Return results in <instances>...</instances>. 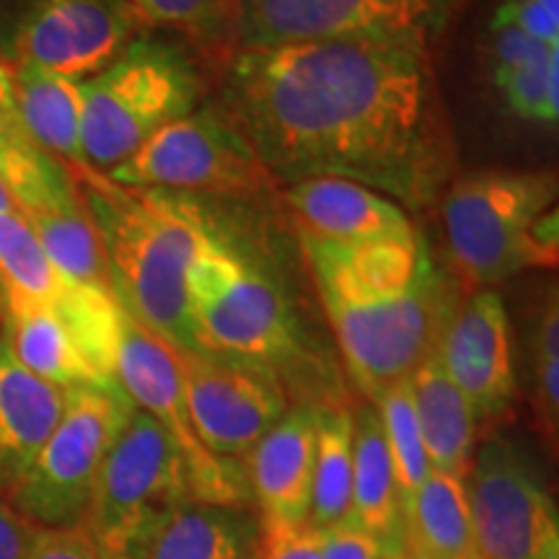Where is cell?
I'll list each match as a JSON object with an SVG mask.
<instances>
[{"label": "cell", "instance_id": "1", "mask_svg": "<svg viewBox=\"0 0 559 559\" xmlns=\"http://www.w3.org/2000/svg\"><path fill=\"white\" fill-rule=\"evenodd\" d=\"M223 115L275 179H347L407 213L456 179V140L428 47L309 39L236 50Z\"/></svg>", "mask_w": 559, "mask_h": 559}, {"label": "cell", "instance_id": "2", "mask_svg": "<svg viewBox=\"0 0 559 559\" xmlns=\"http://www.w3.org/2000/svg\"><path fill=\"white\" fill-rule=\"evenodd\" d=\"M300 247L362 394L379 400L436 355L453 306L423 236L349 247L300 230Z\"/></svg>", "mask_w": 559, "mask_h": 559}, {"label": "cell", "instance_id": "3", "mask_svg": "<svg viewBox=\"0 0 559 559\" xmlns=\"http://www.w3.org/2000/svg\"><path fill=\"white\" fill-rule=\"evenodd\" d=\"M70 174L99 234L122 309L171 347L198 353L187 313V275L215 230L205 210L166 190L122 187L88 166Z\"/></svg>", "mask_w": 559, "mask_h": 559}, {"label": "cell", "instance_id": "4", "mask_svg": "<svg viewBox=\"0 0 559 559\" xmlns=\"http://www.w3.org/2000/svg\"><path fill=\"white\" fill-rule=\"evenodd\" d=\"M451 260L469 283L557 267L559 185L551 171H474L443 194Z\"/></svg>", "mask_w": 559, "mask_h": 559}, {"label": "cell", "instance_id": "5", "mask_svg": "<svg viewBox=\"0 0 559 559\" xmlns=\"http://www.w3.org/2000/svg\"><path fill=\"white\" fill-rule=\"evenodd\" d=\"M205 83L177 41L135 37L102 73L81 83V148L88 169L107 174L160 128L200 107Z\"/></svg>", "mask_w": 559, "mask_h": 559}, {"label": "cell", "instance_id": "6", "mask_svg": "<svg viewBox=\"0 0 559 559\" xmlns=\"http://www.w3.org/2000/svg\"><path fill=\"white\" fill-rule=\"evenodd\" d=\"M187 313L198 353L270 370L298 353L290 304L218 230L202 243L187 275Z\"/></svg>", "mask_w": 559, "mask_h": 559}, {"label": "cell", "instance_id": "7", "mask_svg": "<svg viewBox=\"0 0 559 559\" xmlns=\"http://www.w3.org/2000/svg\"><path fill=\"white\" fill-rule=\"evenodd\" d=\"M187 502L194 500L185 459L156 419L135 409L104 459L79 528L107 559H143Z\"/></svg>", "mask_w": 559, "mask_h": 559}, {"label": "cell", "instance_id": "8", "mask_svg": "<svg viewBox=\"0 0 559 559\" xmlns=\"http://www.w3.org/2000/svg\"><path fill=\"white\" fill-rule=\"evenodd\" d=\"M135 404L120 386L66 389L60 419L37 459L9 495L34 528H79L104 459Z\"/></svg>", "mask_w": 559, "mask_h": 559}, {"label": "cell", "instance_id": "9", "mask_svg": "<svg viewBox=\"0 0 559 559\" xmlns=\"http://www.w3.org/2000/svg\"><path fill=\"white\" fill-rule=\"evenodd\" d=\"M466 0H239L236 50L309 39H383L432 47Z\"/></svg>", "mask_w": 559, "mask_h": 559}, {"label": "cell", "instance_id": "10", "mask_svg": "<svg viewBox=\"0 0 559 559\" xmlns=\"http://www.w3.org/2000/svg\"><path fill=\"white\" fill-rule=\"evenodd\" d=\"M107 177L122 187L174 194H262L275 187L247 138L215 109H194L160 128Z\"/></svg>", "mask_w": 559, "mask_h": 559}, {"label": "cell", "instance_id": "11", "mask_svg": "<svg viewBox=\"0 0 559 559\" xmlns=\"http://www.w3.org/2000/svg\"><path fill=\"white\" fill-rule=\"evenodd\" d=\"M117 386L128 394L135 409L156 419L174 440L190 474L194 502L243 508L249 495L247 477L236 474L234 461L213 456L192 428L177 347L153 334L124 309L117 349Z\"/></svg>", "mask_w": 559, "mask_h": 559}, {"label": "cell", "instance_id": "12", "mask_svg": "<svg viewBox=\"0 0 559 559\" xmlns=\"http://www.w3.org/2000/svg\"><path fill=\"white\" fill-rule=\"evenodd\" d=\"M474 544L487 559H536L559 542V519L542 472L513 440L474 449L464 474Z\"/></svg>", "mask_w": 559, "mask_h": 559}, {"label": "cell", "instance_id": "13", "mask_svg": "<svg viewBox=\"0 0 559 559\" xmlns=\"http://www.w3.org/2000/svg\"><path fill=\"white\" fill-rule=\"evenodd\" d=\"M177 353L192 428L213 456H247L288 415L275 370L207 353Z\"/></svg>", "mask_w": 559, "mask_h": 559}, {"label": "cell", "instance_id": "14", "mask_svg": "<svg viewBox=\"0 0 559 559\" xmlns=\"http://www.w3.org/2000/svg\"><path fill=\"white\" fill-rule=\"evenodd\" d=\"M143 29L124 0H26L13 62L83 83L115 62Z\"/></svg>", "mask_w": 559, "mask_h": 559}, {"label": "cell", "instance_id": "15", "mask_svg": "<svg viewBox=\"0 0 559 559\" xmlns=\"http://www.w3.org/2000/svg\"><path fill=\"white\" fill-rule=\"evenodd\" d=\"M479 423L506 415L515 396L510 321L500 293L481 288L453 309L436 349Z\"/></svg>", "mask_w": 559, "mask_h": 559}, {"label": "cell", "instance_id": "16", "mask_svg": "<svg viewBox=\"0 0 559 559\" xmlns=\"http://www.w3.org/2000/svg\"><path fill=\"white\" fill-rule=\"evenodd\" d=\"M317 409H293L247 453L249 492L264 531L309 526Z\"/></svg>", "mask_w": 559, "mask_h": 559}, {"label": "cell", "instance_id": "17", "mask_svg": "<svg viewBox=\"0 0 559 559\" xmlns=\"http://www.w3.org/2000/svg\"><path fill=\"white\" fill-rule=\"evenodd\" d=\"M285 200L298 215L300 230L334 243H412L423 236L407 210L358 181L306 179L288 185Z\"/></svg>", "mask_w": 559, "mask_h": 559}, {"label": "cell", "instance_id": "18", "mask_svg": "<svg viewBox=\"0 0 559 559\" xmlns=\"http://www.w3.org/2000/svg\"><path fill=\"white\" fill-rule=\"evenodd\" d=\"M66 389L37 379L13 358L0 334V498L29 472L37 453L58 425Z\"/></svg>", "mask_w": 559, "mask_h": 559}, {"label": "cell", "instance_id": "19", "mask_svg": "<svg viewBox=\"0 0 559 559\" xmlns=\"http://www.w3.org/2000/svg\"><path fill=\"white\" fill-rule=\"evenodd\" d=\"M349 519L379 544L381 559H404V508L376 407L353 415V508Z\"/></svg>", "mask_w": 559, "mask_h": 559}, {"label": "cell", "instance_id": "20", "mask_svg": "<svg viewBox=\"0 0 559 559\" xmlns=\"http://www.w3.org/2000/svg\"><path fill=\"white\" fill-rule=\"evenodd\" d=\"M0 181L9 187L21 213L60 210L79 202L68 166L41 151L24 128L5 60H0Z\"/></svg>", "mask_w": 559, "mask_h": 559}, {"label": "cell", "instance_id": "21", "mask_svg": "<svg viewBox=\"0 0 559 559\" xmlns=\"http://www.w3.org/2000/svg\"><path fill=\"white\" fill-rule=\"evenodd\" d=\"M262 519L241 506L187 502L153 536L143 559H260Z\"/></svg>", "mask_w": 559, "mask_h": 559}, {"label": "cell", "instance_id": "22", "mask_svg": "<svg viewBox=\"0 0 559 559\" xmlns=\"http://www.w3.org/2000/svg\"><path fill=\"white\" fill-rule=\"evenodd\" d=\"M409 391L430 472L464 479L477 449V417L438 355H430L412 373Z\"/></svg>", "mask_w": 559, "mask_h": 559}, {"label": "cell", "instance_id": "23", "mask_svg": "<svg viewBox=\"0 0 559 559\" xmlns=\"http://www.w3.org/2000/svg\"><path fill=\"white\" fill-rule=\"evenodd\" d=\"M13 94L34 143L68 169H83L81 83L32 66H11Z\"/></svg>", "mask_w": 559, "mask_h": 559}, {"label": "cell", "instance_id": "24", "mask_svg": "<svg viewBox=\"0 0 559 559\" xmlns=\"http://www.w3.org/2000/svg\"><path fill=\"white\" fill-rule=\"evenodd\" d=\"M404 559H461L477 551L464 479L430 472L404 506Z\"/></svg>", "mask_w": 559, "mask_h": 559}, {"label": "cell", "instance_id": "25", "mask_svg": "<svg viewBox=\"0 0 559 559\" xmlns=\"http://www.w3.org/2000/svg\"><path fill=\"white\" fill-rule=\"evenodd\" d=\"M3 340L13 358L41 381L60 389L104 386L83 360L73 334L55 309L3 311Z\"/></svg>", "mask_w": 559, "mask_h": 559}, {"label": "cell", "instance_id": "26", "mask_svg": "<svg viewBox=\"0 0 559 559\" xmlns=\"http://www.w3.org/2000/svg\"><path fill=\"white\" fill-rule=\"evenodd\" d=\"M68 283L47 260L26 215H0V296L3 311L55 309Z\"/></svg>", "mask_w": 559, "mask_h": 559}, {"label": "cell", "instance_id": "27", "mask_svg": "<svg viewBox=\"0 0 559 559\" xmlns=\"http://www.w3.org/2000/svg\"><path fill=\"white\" fill-rule=\"evenodd\" d=\"M353 508V412L317 409V449L309 526L324 531L349 519Z\"/></svg>", "mask_w": 559, "mask_h": 559}, {"label": "cell", "instance_id": "28", "mask_svg": "<svg viewBox=\"0 0 559 559\" xmlns=\"http://www.w3.org/2000/svg\"><path fill=\"white\" fill-rule=\"evenodd\" d=\"M24 215L32 223L47 260H50V264L58 270V275L66 283L111 290L99 234H96L94 223H91L88 213L83 210L81 198L70 207L39 210V213Z\"/></svg>", "mask_w": 559, "mask_h": 559}, {"label": "cell", "instance_id": "29", "mask_svg": "<svg viewBox=\"0 0 559 559\" xmlns=\"http://www.w3.org/2000/svg\"><path fill=\"white\" fill-rule=\"evenodd\" d=\"M373 407L379 412L383 438H386L389 459L391 466H394L396 487H400L404 508L412 495L417 492V487L430 474L428 453H425L415 407H412L409 381H402L389 391H383L379 400H373Z\"/></svg>", "mask_w": 559, "mask_h": 559}, {"label": "cell", "instance_id": "30", "mask_svg": "<svg viewBox=\"0 0 559 559\" xmlns=\"http://www.w3.org/2000/svg\"><path fill=\"white\" fill-rule=\"evenodd\" d=\"M502 102L515 117L526 122L557 124L559 120V50L531 62L513 73L498 75Z\"/></svg>", "mask_w": 559, "mask_h": 559}, {"label": "cell", "instance_id": "31", "mask_svg": "<svg viewBox=\"0 0 559 559\" xmlns=\"http://www.w3.org/2000/svg\"><path fill=\"white\" fill-rule=\"evenodd\" d=\"M534 404L544 438L557 443L559 425V300L551 288L534 334Z\"/></svg>", "mask_w": 559, "mask_h": 559}, {"label": "cell", "instance_id": "32", "mask_svg": "<svg viewBox=\"0 0 559 559\" xmlns=\"http://www.w3.org/2000/svg\"><path fill=\"white\" fill-rule=\"evenodd\" d=\"M143 24L174 26L198 34L202 39H218L230 34L239 0H124Z\"/></svg>", "mask_w": 559, "mask_h": 559}, {"label": "cell", "instance_id": "33", "mask_svg": "<svg viewBox=\"0 0 559 559\" xmlns=\"http://www.w3.org/2000/svg\"><path fill=\"white\" fill-rule=\"evenodd\" d=\"M489 34H492L495 79H498V75L513 73V70L519 68H526L531 62L547 58L549 52L559 50V45H547V41L528 37V34L510 29V26H489Z\"/></svg>", "mask_w": 559, "mask_h": 559}, {"label": "cell", "instance_id": "34", "mask_svg": "<svg viewBox=\"0 0 559 559\" xmlns=\"http://www.w3.org/2000/svg\"><path fill=\"white\" fill-rule=\"evenodd\" d=\"M489 26H510L547 45H559V16H551L536 0H502Z\"/></svg>", "mask_w": 559, "mask_h": 559}, {"label": "cell", "instance_id": "35", "mask_svg": "<svg viewBox=\"0 0 559 559\" xmlns=\"http://www.w3.org/2000/svg\"><path fill=\"white\" fill-rule=\"evenodd\" d=\"M29 559H107L81 528H37Z\"/></svg>", "mask_w": 559, "mask_h": 559}, {"label": "cell", "instance_id": "36", "mask_svg": "<svg viewBox=\"0 0 559 559\" xmlns=\"http://www.w3.org/2000/svg\"><path fill=\"white\" fill-rule=\"evenodd\" d=\"M321 559H381L379 544L353 519L319 531Z\"/></svg>", "mask_w": 559, "mask_h": 559}, {"label": "cell", "instance_id": "37", "mask_svg": "<svg viewBox=\"0 0 559 559\" xmlns=\"http://www.w3.org/2000/svg\"><path fill=\"white\" fill-rule=\"evenodd\" d=\"M260 559H321L319 531L311 526L264 531Z\"/></svg>", "mask_w": 559, "mask_h": 559}, {"label": "cell", "instance_id": "38", "mask_svg": "<svg viewBox=\"0 0 559 559\" xmlns=\"http://www.w3.org/2000/svg\"><path fill=\"white\" fill-rule=\"evenodd\" d=\"M37 528L24 521L5 498H0V559H29Z\"/></svg>", "mask_w": 559, "mask_h": 559}, {"label": "cell", "instance_id": "39", "mask_svg": "<svg viewBox=\"0 0 559 559\" xmlns=\"http://www.w3.org/2000/svg\"><path fill=\"white\" fill-rule=\"evenodd\" d=\"M16 210H21L16 205V200H13V194L9 192V187L0 181V215H9V213H16Z\"/></svg>", "mask_w": 559, "mask_h": 559}, {"label": "cell", "instance_id": "40", "mask_svg": "<svg viewBox=\"0 0 559 559\" xmlns=\"http://www.w3.org/2000/svg\"><path fill=\"white\" fill-rule=\"evenodd\" d=\"M536 559H559V542H555V544H549V547H547V549H544V551H542V555H539V557H536Z\"/></svg>", "mask_w": 559, "mask_h": 559}, {"label": "cell", "instance_id": "41", "mask_svg": "<svg viewBox=\"0 0 559 559\" xmlns=\"http://www.w3.org/2000/svg\"><path fill=\"white\" fill-rule=\"evenodd\" d=\"M536 3L544 5V9H547L551 16H559V0H536Z\"/></svg>", "mask_w": 559, "mask_h": 559}, {"label": "cell", "instance_id": "42", "mask_svg": "<svg viewBox=\"0 0 559 559\" xmlns=\"http://www.w3.org/2000/svg\"><path fill=\"white\" fill-rule=\"evenodd\" d=\"M461 559H487V557L479 555V551H472V555H466V557H461Z\"/></svg>", "mask_w": 559, "mask_h": 559}, {"label": "cell", "instance_id": "43", "mask_svg": "<svg viewBox=\"0 0 559 559\" xmlns=\"http://www.w3.org/2000/svg\"><path fill=\"white\" fill-rule=\"evenodd\" d=\"M0 321H3V296H0Z\"/></svg>", "mask_w": 559, "mask_h": 559}]
</instances>
